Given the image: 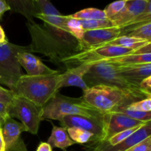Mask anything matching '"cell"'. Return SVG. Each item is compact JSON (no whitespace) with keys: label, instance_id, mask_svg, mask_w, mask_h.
<instances>
[{"label":"cell","instance_id":"cell-10","mask_svg":"<svg viewBox=\"0 0 151 151\" xmlns=\"http://www.w3.org/2000/svg\"><path fill=\"white\" fill-rule=\"evenodd\" d=\"M58 121L63 128H78L91 133L94 134V138L91 139H99L103 134L104 116L101 118H94L78 115H65Z\"/></svg>","mask_w":151,"mask_h":151},{"label":"cell","instance_id":"cell-6","mask_svg":"<svg viewBox=\"0 0 151 151\" xmlns=\"http://www.w3.org/2000/svg\"><path fill=\"white\" fill-rule=\"evenodd\" d=\"M20 52H29L28 46L23 47L5 41L0 44V83L12 90L16 82L23 75L16 59Z\"/></svg>","mask_w":151,"mask_h":151},{"label":"cell","instance_id":"cell-8","mask_svg":"<svg viewBox=\"0 0 151 151\" xmlns=\"http://www.w3.org/2000/svg\"><path fill=\"white\" fill-rule=\"evenodd\" d=\"M149 137H151V121L146 122L128 139L116 145H110L106 141L91 140L86 148V151H125Z\"/></svg>","mask_w":151,"mask_h":151},{"label":"cell","instance_id":"cell-14","mask_svg":"<svg viewBox=\"0 0 151 151\" xmlns=\"http://www.w3.org/2000/svg\"><path fill=\"white\" fill-rule=\"evenodd\" d=\"M16 59L21 67L27 72V75L30 76L39 75H52L60 74V72L50 69L46 66L39 58L29 52H20L16 55Z\"/></svg>","mask_w":151,"mask_h":151},{"label":"cell","instance_id":"cell-15","mask_svg":"<svg viewBox=\"0 0 151 151\" xmlns=\"http://www.w3.org/2000/svg\"><path fill=\"white\" fill-rule=\"evenodd\" d=\"M91 64L81 63L76 66L68 69L63 73L60 74V82L59 88L68 86H77L83 91L88 88L83 81V77L89 70Z\"/></svg>","mask_w":151,"mask_h":151},{"label":"cell","instance_id":"cell-16","mask_svg":"<svg viewBox=\"0 0 151 151\" xmlns=\"http://www.w3.org/2000/svg\"><path fill=\"white\" fill-rule=\"evenodd\" d=\"M117 65L121 75L136 85L139 86L145 78L151 76V63Z\"/></svg>","mask_w":151,"mask_h":151},{"label":"cell","instance_id":"cell-27","mask_svg":"<svg viewBox=\"0 0 151 151\" xmlns=\"http://www.w3.org/2000/svg\"><path fill=\"white\" fill-rule=\"evenodd\" d=\"M142 125H139V126L134 127V128H130V129L125 130V131H122V132L119 133V134H116V135L111 137L109 140H107L106 142H107L108 144L110 145H112V146L116 145L119 144V143L122 142V141H124V140H125L126 139H128V137L131 135V134H134L136 131H137V130H138L140 127L142 126Z\"/></svg>","mask_w":151,"mask_h":151},{"label":"cell","instance_id":"cell-17","mask_svg":"<svg viewBox=\"0 0 151 151\" xmlns=\"http://www.w3.org/2000/svg\"><path fill=\"white\" fill-rule=\"evenodd\" d=\"M47 143L52 147H58L62 150H66L67 147L75 144L69 137L66 128L55 125H53L51 135L49 137Z\"/></svg>","mask_w":151,"mask_h":151},{"label":"cell","instance_id":"cell-37","mask_svg":"<svg viewBox=\"0 0 151 151\" xmlns=\"http://www.w3.org/2000/svg\"><path fill=\"white\" fill-rule=\"evenodd\" d=\"M0 151H5V148H4V140H3L1 128H0Z\"/></svg>","mask_w":151,"mask_h":151},{"label":"cell","instance_id":"cell-25","mask_svg":"<svg viewBox=\"0 0 151 151\" xmlns=\"http://www.w3.org/2000/svg\"><path fill=\"white\" fill-rule=\"evenodd\" d=\"M79 20V19H78ZM83 28L84 31L92 30V29H102L113 27L111 22L109 19L103 20H79Z\"/></svg>","mask_w":151,"mask_h":151},{"label":"cell","instance_id":"cell-28","mask_svg":"<svg viewBox=\"0 0 151 151\" xmlns=\"http://www.w3.org/2000/svg\"><path fill=\"white\" fill-rule=\"evenodd\" d=\"M126 1L127 0H117V1H114L106 6L103 11L105 12V14H106L107 19H111L116 16L117 13H119L125 5Z\"/></svg>","mask_w":151,"mask_h":151},{"label":"cell","instance_id":"cell-2","mask_svg":"<svg viewBox=\"0 0 151 151\" xmlns=\"http://www.w3.org/2000/svg\"><path fill=\"white\" fill-rule=\"evenodd\" d=\"M60 82V74L39 76L23 74L11 91L13 94L24 97L43 107L58 93Z\"/></svg>","mask_w":151,"mask_h":151},{"label":"cell","instance_id":"cell-22","mask_svg":"<svg viewBox=\"0 0 151 151\" xmlns=\"http://www.w3.org/2000/svg\"><path fill=\"white\" fill-rule=\"evenodd\" d=\"M66 130L70 139L75 142V144H86L94 138V134L81 128H69Z\"/></svg>","mask_w":151,"mask_h":151},{"label":"cell","instance_id":"cell-20","mask_svg":"<svg viewBox=\"0 0 151 151\" xmlns=\"http://www.w3.org/2000/svg\"><path fill=\"white\" fill-rule=\"evenodd\" d=\"M148 44H151V41L123 35V36H120L114 38V39L106 43V44L102 46L116 45L120 46V47H125V48L137 50V49L142 48V47H144V46L147 45Z\"/></svg>","mask_w":151,"mask_h":151},{"label":"cell","instance_id":"cell-1","mask_svg":"<svg viewBox=\"0 0 151 151\" xmlns=\"http://www.w3.org/2000/svg\"><path fill=\"white\" fill-rule=\"evenodd\" d=\"M26 24L31 37L30 52L46 56L62 70L68 69L69 59L83 51L80 41L68 31L45 22L40 24L33 21Z\"/></svg>","mask_w":151,"mask_h":151},{"label":"cell","instance_id":"cell-32","mask_svg":"<svg viewBox=\"0 0 151 151\" xmlns=\"http://www.w3.org/2000/svg\"><path fill=\"white\" fill-rule=\"evenodd\" d=\"M10 117L9 115L8 106L0 102V128L4 125V122Z\"/></svg>","mask_w":151,"mask_h":151},{"label":"cell","instance_id":"cell-4","mask_svg":"<svg viewBox=\"0 0 151 151\" xmlns=\"http://www.w3.org/2000/svg\"><path fill=\"white\" fill-rule=\"evenodd\" d=\"M83 99L88 104L104 114L114 112L122 107H128L134 102L143 100L128 90L106 86H97L83 91Z\"/></svg>","mask_w":151,"mask_h":151},{"label":"cell","instance_id":"cell-12","mask_svg":"<svg viewBox=\"0 0 151 151\" xmlns=\"http://www.w3.org/2000/svg\"><path fill=\"white\" fill-rule=\"evenodd\" d=\"M120 36H122L121 28L117 27L87 30L84 32L82 39L80 41V44L83 50H90L100 47Z\"/></svg>","mask_w":151,"mask_h":151},{"label":"cell","instance_id":"cell-7","mask_svg":"<svg viewBox=\"0 0 151 151\" xmlns=\"http://www.w3.org/2000/svg\"><path fill=\"white\" fill-rule=\"evenodd\" d=\"M42 108L30 100L14 94L11 103L8 106L9 115L16 117L24 125L27 132L37 134L40 122L42 121Z\"/></svg>","mask_w":151,"mask_h":151},{"label":"cell","instance_id":"cell-3","mask_svg":"<svg viewBox=\"0 0 151 151\" xmlns=\"http://www.w3.org/2000/svg\"><path fill=\"white\" fill-rule=\"evenodd\" d=\"M83 81L88 88L106 86L128 90L139 96L142 99L151 98V95L144 92L139 86L130 82L121 75L117 63L106 61L92 63L88 72L84 75Z\"/></svg>","mask_w":151,"mask_h":151},{"label":"cell","instance_id":"cell-13","mask_svg":"<svg viewBox=\"0 0 151 151\" xmlns=\"http://www.w3.org/2000/svg\"><path fill=\"white\" fill-rule=\"evenodd\" d=\"M150 2V0H127L122 10L109 20L111 22L113 27L126 26L142 14Z\"/></svg>","mask_w":151,"mask_h":151},{"label":"cell","instance_id":"cell-5","mask_svg":"<svg viewBox=\"0 0 151 151\" xmlns=\"http://www.w3.org/2000/svg\"><path fill=\"white\" fill-rule=\"evenodd\" d=\"M105 114L88 104L83 97L74 98L57 93L42 108L41 119L58 120L65 115H78L86 117L101 118Z\"/></svg>","mask_w":151,"mask_h":151},{"label":"cell","instance_id":"cell-21","mask_svg":"<svg viewBox=\"0 0 151 151\" xmlns=\"http://www.w3.org/2000/svg\"><path fill=\"white\" fill-rule=\"evenodd\" d=\"M71 18L79 20H103L107 19L105 12L97 8H86L77 12L74 14L69 15Z\"/></svg>","mask_w":151,"mask_h":151},{"label":"cell","instance_id":"cell-18","mask_svg":"<svg viewBox=\"0 0 151 151\" xmlns=\"http://www.w3.org/2000/svg\"><path fill=\"white\" fill-rule=\"evenodd\" d=\"M10 7V10L22 14L27 22H33L36 10L34 7L33 1L31 0H5Z\"/></svg>","mask_w":151,"mask_h":151},{"label":"cell","instance_id":"cell-9","mask_svg":"<svg viewBox=\"0 0 151 151\" xmlns=\"http://www.w3.org/2000/svg\"><path fill=\"white\" fill-rule=\"evenodd\" d=\"M146 122L131 119L129 116L119 112H111L104 114V130L99 141H107L113 136L134 127L139 126Z\"/></svg>","mask_w":151,"mask_h":151},{"label":"cell","instance_id":"cell-19","mask_svg":"<svg viewBox=\"0 0 151 151\" xmlns=\"http://www.w3.org/2000/svg\"><path fill=\"white\" fill-rule=\"evenodd\" d=\"M99 61L111 62V63H119V64L151 63V53H132L120 57L106 59Z\"/></svg>","mask_w":151,"mask_h":151},{"label":"cell","instance_id":"cell-34","mask_svg":"<svg viewBox=\"0 0 151 151\" xmlns=\"http://www.w3.org/2000/svg\"><path fill=\"white\" fill-rule=\"evenodd\" d=\"M8 10H10V7L7 4L5 0H0V16Z\"/></svg>","mask_w":151,"mask_h":151},{"label":"cell","instance_id":"cell-33","mask_svg":"<svg viewBox=\"0 0 151 151\" xmlns=\"http://www.w3.org/2000/svg\"><path fill=\"white\" fill-rule=\"evenodd\" d=\"M140 88L146 94L151 95V76L145 78L139 84Z\"/></svg>","mask_w":151,"mask_h":151},{"label":"cell","instance_id":"cell-31","mask_svg":"<svg viewBox=\"0 0 151 151\" xmlns=\"http://www.w3.org/2000/svg\"><path fill=\"white\" fill-rule=\"evenodd\" d=\"M13 93L11 90L7 89L0 86V102L9 106L11 103L13 98Z\"/></svg>","mask_w":151,"mask_h":151},{"label":"cell","instance_id":"cell-29","mask_svg":"<svg viewBox=\"0 0 151 151\" xmlns=\"http://www.w3.org/2000/svg\"><path fill=\"white\" fill-rule=\"evenodd\" d=\"M128 109L131 110L138 111L149 112L151 111V98L147 97L139 101L134 102L128 106Z\"/></svg>","mask_w":151,"mask_h":151},{"label":"cell","instance_id":"cell-36","mask_svg":"<svg viewBox=\"0 0 151 151\" xmlns=\"http://www.w3.org/2000/svg\"><path fill=\"white\" fill-rule=\"evenodd\" d=\"M5 41H7V39H6L5 37V33H4L2 27L0 26V44L5 42Z\"/></svg>","mask_w":151,"mask_h":151},{"label":"cell","instance_id":"cell-35","mask_svg":"<svg viewBox=\"0 0 151 151\" xmlns=\"http://www.w3.org/2000/svg\"><path fill=\"white\" fill-rule=\"evenodd\" d=\"M36 151H52V147L47 142H41L38 145Z\"/></svg>","mask_w":151,"mask_h":151},{"label":"cell","instance_id":"cell-30","mask_svg":"<svg viewBox=\"0 0 151 151\" xmlns=\"http://www.w3.org/2000/svg\"><path fill=\"white\" fill-rule=\"evenodd\" d=\"M125 151H151V137L134 145Z\"/></svg>","mask_w":151,"mask_h":151},{"label":"cell","instance_id":"cell-23","mask_svg":"<svg viewBox=\"0 0 151 151\" xmlns=\"http://www.w3.org/2000/svg\"><path fill=\"white\" fill-rule=\"evenodd\" d=\"M125 36L151 41V22L137 26L126 34Z\"/></svg>","mask_w":151,"mask_h":151},{"label":"cell","instance_id":"cell-11","mask_svg":"<svg viewBox=\"0 0 151 151\" xmlns=\"http://www.w3.org/2000/svg\"><path fill=\"white\" fill-rule=\"evenodd\" d=\"M1 129L5 151H28L21 137L22 133L26 131L22 122L9 117Z\"/></svg>","mask_w":151,"mask_h":151},{"label":"cell","instance_id":"cell-38","mask_svg":"<svg viewBox=\"0 0 151 151\" xmlns=\"http://www.w3.org/2000/svg\"><path fill=\"white\" fill-rule=\"evenodd\" d=\"M31 1H33V0H31Z\"/></svg>","mask_w":151,"mask_h":151},{"label":"cell","instance_id":"cell-24","mask_svg":"<svg viewBox=\"0 0 151 151\" xmlns=\"http://www.w3.org/2000/svg\"><path fill=\"white\" fill-rule=\"evenodd\" d=\"M114 112H119L129 116L131 119L140 121V122H150L151 121V111L143 112L138 111L131 110L128 107H122L116 109Z\"/></svg>","mask_w":151,"mask_h":151},{"label":"cell","instance_id":"cell-26","mask_svg":"<svg viewBox=\"0 0 151 151\" xmlns=\"http://www.w3.org/2000/svg\"><path fill=\"white\" fill-rule=\"evenodd\" d=\"M69 19L66 22V27L70 34H72L78 41H81L84 34V29L78 19L71 18L69 16Z\"/></svg>","mask_w":151,"mask_h":151}]
</instances>
